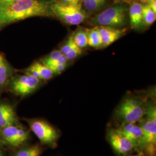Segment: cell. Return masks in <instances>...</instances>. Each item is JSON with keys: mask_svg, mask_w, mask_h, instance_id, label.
I'll list each match as a JSON object with an SVG mask.
<instances>
[{"mask_svg": "<svg viewBox=\"0 0 156 156\" xmlns=\"http://www.w3.org/2000/svg\"><path fill=\"white\" fill-rule=\"evenodd\" d=\"M53 0H20L10 5L0 8V29L11 24L37 16H53Z\"/></svg>", "mask_w": 156, "mask_h": 156, "instance_id": "obj_1", "label": "cell"}, {"mask_svg": "<svg viewBox=\"0 0 156 156\" xmlns=\"http://www.w3.org/2000/svg\"><path fill=\"white\" fill-rule=\"evenodd\" d=\"M138 123L143 133L138 151L146 156H156V106L154 101H147L145 115Z\"/></svg>", "mask_w": 156, "mask_h": 156, "instance_id": "obj_2", "label": "cell"}, {"mask_svg": "<svg viewBox=\"0 0 156 156\" xmlns=\"http://www.w3.org/2000/svg\"><path fill=\"white\" fill-rule=\"evenodd\" d=\"M147 101L139 96L126 97L115 111V119L120 124L138 123L145 115Z\"/></svg>", "mask_w": 156, "mask_h": 156, "instance_id": "obj_3", "label": "cell"}, {"mask_svg": "<svg viewBox=\"0 0 156 156\" xmlns=\"http://www.w3.org/2000/svg\"><path fill=\"white\" fill-rule=\"evenodd\" d=\"M128 13L127 6L116 4L96 15L91 19L90 23L95 26L122 28L127 24Z\"/></svg>", "mask_w": 156, "mask_h": 156, "instance_id": "obj_4", "label": "cell"}, {"mask_svg": "<svg viewBox=\"0 0 156 156\" xmlns=\"http://www.w3.org/2000/svg\"><path fill=\"white\" fill-rule=\"evenodd\" d=\"M31 131L38 138L42 145L48 146L51 148L57 146V142L60 133L58 129L41 119H26Z\"/></svg>", "mask_w": 156, "mask_h": 156, "instance_id": "obj_5", "label": "cell"}, {"mask_svg": "<svg viewBox=\"0 0 156 156\" xmlns=\"http://www.w3.org/2000/svg\"><path fill=\"white\" fill-rule=\"evenodd\" d=\"M53 16L67 25L75 26L84 22L88 14L81 5H67L53 1L51 5Z\"/></svg>", "mask_w": 156, "mask_h": 156, "instance_id": "obj_6", "label": "cell"}, {"mask_svg": "<svg viewBox=\"0 0 156 156\" xmlns=\"http://www.w3.org/2000/svg\"><path fill=\"white\" fill-rule=\"evenodd\" d=\"M41 82V80L25 72L23 75H13L9 79L7 88L17 96L24 97L38 89Z\"/></svg>", "mask_w": 156, "mask_h": 156, "instance_id": "obj_7", "label": "cell"}, {"mask_svg": "<svg viewBox=\"0 0 156 156\" xmlns=\"http://www.w3.org/2000/svg\"><path fill=\"white\" fill-rule=\"evenodd\" d=\"M30 138V131L20 123L0 128V143L12 148L24 146Z\"/></svg>", "mask_w": 156, "mask_h": 156, "instance_id": "obj_8", "label": "cell"}, {"mask_svg": "<svg viewBox=\"0 0 156 156\" xmlns=\"http://www.w3.org/2000/svg\"><path fill=\"white\" fill-rule=\"evenodd\" d=\"M106 137L112 148L118 156L127 155L135 151L132 143L116 128H108Z\"/></svg>", "mask_w": 156, "mask_h": 156, "instance_id": "obj_9", "label": "cell"}, {"mask_svg": "<svg viewBox=\"0 0 156 156\" xmlns=\"http://www.w3.org/2000/svg\"><path fill=\"white\" fill-rule=\"evenodd\" d=\"M116 128L132 143L135 151H138L143 136L140 124L138 123L120 124Z\"/></svg>", "mask_w": 156, "mask_h": 156, "instance_id": "obj_10", "label": "cell"}, {"mask_svg": "<svg viewBox=\"0 0 156 156\" xmlns=\"http://www.w3.org/2000/svg\"><path fill=\"white\" fill-rule=\"evenodd\" d=\"M20 124L14 108L9 103L0 102V128Z\"/></svg>", "mask_w": 156, "mask_h": 156, "instance_id": "obj_11", "label": "cell"}, {"mask_svg": "<svg viewBox=\"0 0 156 156\" xmlns=\"http://www.w3.org/2000/svg\"><path fill=\"white\" fill-rule=\"evenodd\" d=\"M102 40L103 48L113 44L125 35V29L114 28L109 26H99Z\"/></svg>", "mask_w": 156, "mask_h": 156, "instance_id": "obj_12", "label": "cell"}, {"mask_svg": "<svg viewBox=\"0 0 156 156\" xmlns=\"http://www.w3.org/2000/svg\"><path fill=\"white\" fill-rule=\"evenodd\" d=\"M128 15L131 27L140 31L144 28L145 25L142 17V4L134 2L128 9Z\"/></svg>", "mask_w": 156, "mask_h": 156, "instance_id": "obj_13", "label": "cell"}, {"mask_svg": "<svg viewBox=\"0 0 156 156\" xmlns=\"http://www.w3.org/2000/svg\"><path fill=\"white\" fill-rule=\"evenodd\" d=\"M13 75V69L10 66L4 54L0 52V93L6 88L9 79Z\"/></svg>", "mask_w": 156, "mask_h": 156, "instance_id": "obj_14", "label": "cell"}, {"mask_svg": "<svg viewBox=\"0 0 156 156\" xmlns=\"http://www.w3.org/2000/svg\"><path fill=\"white\" fill-rule=\"evenodd\" d=\"M43 151L44 149L39 144L22 146L12 156H41Z\"/></svg>", "mask_w": 156, "mask_h": 156, "instance_id": "obj_15", "label": "cell"}, {"mask_svg": "<svg viewBox=\"0 0 156 156\" xmlns=\"http://www.w3.org/2000/svg\"><path fill=\"white\" fill-rule=\"evenodd\" d=\"M88 46L97 49L103 48L99 26L88 28Z\"/></svg>", "mask_w": 156, "mask_h": 156, "instance_id": "obj_16", "label": "cell"}, {"mask_svg": "<svg viewBox=\"0 0 156 156\" xmlns=\"http://www.w3.org/2000/svg\"><path fill=\"white\" fill-rule=\"evenodd\" d=\"M75 44L81 49L88 46V28L79 27L72 34Z\"/></svg>", "mask_w": 156, "mask_h": 156, "instance_id": "obj_17", "label": "cell"}, {"mask_svg": "<svg viewBox=\"0 0 156 156\" xmlns=\"http://www.w3.org/2000/svg\"><path fill=\"white\" fill-rule=\"evenodd\" d=\"M82 3L85 11L94 13L100 11L105 6L107 0H82Z\"/></svg>", "mask_w": 156, "mask_h": 156, "instance_id": "obj_18", "label": "cell"}, {"mask_svg": "<svg viewBox=\"0 0 156 156\" xmlns=\"http://www.w3.org/2000/svg\"><path fill=\"white\" fill-rule=\"evenodd\" d=\"M142 17L145 26L149 27L156 21V13L147 4H142Z\"/></svg>", "mask_w": 156, "mask_h": 156, "instance_id": "obj_19", "label": "cell"}, {"mask_svg": "<svg viewBox=\"0 0 156 156\" xmlns=\"http://www.w3.org/2000/svg\"><path fill=\"white\" fill-rule=\"evenodd\" d=\"M34 66L37 69L39 73L41 79L44 80H48L53 77L54 74L48 67L42 64L41 62H36L33 64Z\"/></svg>", "mask_w": 156, "mask_h": 156, "instance_id": "obj_20", "label": "cell"}, {"mask_svg": "<svg viewBox=\"0 0 156 156\" xmlns=\"http://www.w3.org/2000/svg\"><path fill=\"white\" fill-rule=\"evenodd\" d=\"M62 55V54L60 50H54L44 57L41 62L47 67H49Z\"/></svg>", "mask_w": 156, "mask_h": 156, "instance_id": "obj_21", "label": "cell"}, {"mask_svg": "<svg viewBox=\"0 0 156 156\" xmlns=\"http://www.w3.org/2000/svg\"><path fill=\"white\" fill-rule=\"evenodd\" d=\"M75 44L73 41V36L72 35H70L68 39H67V41H66V42L63 44V45L62 46L61 49H60V51L62 52V54L64 55H67L69 51L70 50H71V49L73 48V46H74Z\"/></svg>", "mask_w": 156, "mask_h": 156, "instance_id": "obj_22", "label": "cell"}, {"mask_svg": "<svg viewBox=\"0 0 156 156\" xmlns=\"http://www.w3.org/2000/svg\"><path fill=\"white\" fill-rule=\"evenodd\" d=\"M82 53V49L78 47L77 45L75 44L73 46L71 50L69 51V53L66 55L67 60L68 61H71L75 59L78 56H80Z\"/></svg>", "mask_w": 156, "mask_h": 156, "instance_id": "obj_23", "label": "cell"}, {"mask_svg": "<svg viewBox=\"0 0 156 156\" xmlns=\"http://www.w3.org/2000/svg\"><path fill=\"white\" fill-rule=\"evenodd\" d=\"M67 64H57L54 66L49 67V68L52 71L54 75H58L60 74L62 72H63L67 68Z\"/></svg>", "mask_w": 156, "mask_h": 156, "instance_id": "obj_24", "label": "cell"}, {"mask_svg": "<svg viewBox=\"0 0 156 156\" xmlns=\"http://www.w3.org/2000/svg\"><path fill=\"white\" fill-rule=\"evenodd\" d=\"M25 72L28 73L30 75H31L32 76H34L35 78H37V79H39L40 80H41L39 73H38L37 69L34 66V64H32L30 67H28V68L26 70Z\"/></svg>", "mask_w": 156, "mask_h": 156, "instance_id": "obj_25", "label": "cell"}, {"mask_svg": "<svg viewBox=\"0 0 156 156\" xmlns=\"http://www.w3.org/2000/svg\"><path fill=\"white\" fill-rule=\"evenodd\" d=\"M59 2L67 5H81L82 0H60Z\"/></svg>", "mask_w": 156, "mask_h": 156, "instance_id": "obj_26", "label": "cell"}, {"mask_svg": "<svg viewBox=\"0 0 156 156\" xmlns=\"http://www.w3.org/2000/svg\"><path fill=\"white\" fill-rule=\"evenodd\" d=\"M20 0H0V8L10 5Z\"/></svg>", "mask_w": 156, "mask_h": 156, "instance_id": "obj_27", "label": "cell"}, {"mask_svg": "<svg viewBox=\"0 0 156 156\" xmlns=\"http://www.w3.org/2000/svg\"><path fill=\"white\" fill-rule=\"evenodd\" d=\"M151 9L156 13V0H149L147 3H146Z\"/></svg>", "mask_w": 156, "mask_h": 156, "instance_id": "obj_28", "label": "cell"}, {"mask_svg": "<svg viewBox=\"0 0 156 156\" xmlns=\"http://www.w3.org/2000/svg\"><path fill=\"white\" fill-rule=\"evenodd\" d=\"M137 153L136 154H129L127 155H125V156H146L145 155V154L141 151H136Z\"/></svg>", "mask_w": 156, "mask_h": 156, "instance_id": "obj_29", "label": "cell"}, {"mask_svg": "<svg viewBox=\"0 0 156 156\" xmlns=\"http://www.w3.org/2000/svg\"><path fill=\"white\" fill-rule=\"evenodd\" d=\"M137 1H139V2H140L141 3H145V4H146V3H147V2H149V0H137Z\"/></svg>", "mask_w": 156, "mask_h": 156, "instance_id": "obj_30", "label": "cell"}, {"mask_svg": "<svg viewBox=\"0 0 156 156\" xmlns=\"http://www.w3.org/2000/svg\"><path fill=\"white\" fill-rule=\"evenodd\" d=\"M0 156H4V152L2 150L1 146H0Z\"/></svg>", "mask_w": 156, "mask_h": 156, "instance_id": "obj_31", "label": "cell"}, {"mask_svg": "<svg viewBox=\"0 0 156 156\" xmlns=\"http://www.w3.org/2000/svg\"><path fill=\"white\" fill-rule=\"evenodd\" d=\"M127 0H115V1L116 2H123V1H126Z\"/></svg>", "mask_w": 156, "mask_h": 156, "instance_id": "obj_32", "label": "cell"}]
</instances>
